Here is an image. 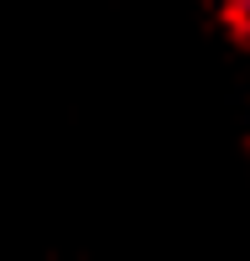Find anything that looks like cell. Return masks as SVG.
Instances as JSON below:
<instances>
[{"label":"cell","instance_id":"cell-1","mask_svg":"<svg viewBox=\"0 0 250 261\" xmlns=\"http://www.w3.org/2000/svg\"><path fill=\"white\" fill-rule=\"evenodd\" d=\"M235 11H240V21L250 27V0H235Z\"/></svg>","mask_w":250,"mask_h":261}]
</instances>
